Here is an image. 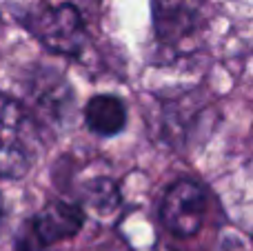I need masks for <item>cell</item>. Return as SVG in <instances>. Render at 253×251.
Returning a JSON list of instances; mask_svg holds the SVG:
<instances>
[{
  "label": "cell",
  "instance_id": "cell-1",
  "mask_svg": "<svg viewBox=\"0 0 253 251\" xmlns=\"http://www.w3.org/2000/svg\"><path fill=\"white\" fill-rule=\"evenodd\" d=\"M22 109L36 125L49 133L69 129L76 114V91L62 71L49 65H34L22 78Z\"/></svg>",
  "mask_w": 253,
  "mask_h": 251
},
{
  "label": "cell",
  "instance_id": "cell-2",
  "mask_svg": "<svg viewBox=\"0 0 253 251\" xmlns=\"http://www.w3.org/2000/svg\"><path fill=\"white\" fill-rule=\"evenodd\" d=\"M38 136L20 100L0 91V178L18 180L29 173Z\"/></svg>",
  "mask_w": 253,
  "mask_h": 251
},
{
  "label": "cell",
  "instance_id": "cell-3",
  "mask_svg": "<svg viewBox=\"0 0 253 251\" xmlns=\"http://www.w3.org/2000/svg\"><path fill=\"white\" fill-rule=\"evenodd\" d=\"M25 27L47 51L67 58H80L89 44L84 18L74 2L42 7L25 18Z\"/></svg>",
  "mask_w": 253,
  "mask_h": 251
},
{
  "label": "cell",
  "instance_id": "cell-4",
  "mask_svg": "<svg viewBox=\"0 0 253 251\" xmlns=\"http://www.w3.org/2000/svg\"><path fill=\"white\" fill-rule=\"evenodd\" d=\"M84 222L87 213L78 203L51 200L22 222L16 236V251H49L51 245L78 236Z\"/></svg>",
  "mask_w": 253,
  "mask_h": 251
},
{
  "label": "cell",
  "instance_id": "cell-5",
  "mask_svg": "<svg viewBox=\"0 0 253 251\" xmlns=\"http://www.w3.org/2000/svg\"><path fill=\"white\" fill-rule=\"evenodd\" d=\"M209 196L198 180L180 178L167 187L160 203V222L175 238H191L205 222Z\"/></svg>",
  "mask_w": 253,
  "mask_h": 251
},
{
  "label": "cell",
  "instance_id": "cell-6",
  "mask_svg": "<svg viewBox=\"0 0 253 251\" xmlns=\"http://www.w3.org/2000/svg\"><path fill=\"white\" fill-rule=\"evenodd\" d=\"M151 22L158 42L175 49L200 31L205 22V0H151Z\"/></svg>",
  "mask_w": 253,
  "mask_h": 251
},
{
  "label": "cell",
  "instance_id": "cell-7",
  "mask_svg": "<svg viewBox=\"0 0 253 251\" xmlns=\"http://www.w3.org/2000/svg\"><path fill=\"white\" fill-rule=\"evenodd\" d=\"M84 123L91 133L100 138H114L126 127V105L114 93H98L84 105Z\"/></svg>",
  "mask_w": 253,
  "mask_h": 251
},
{
  "label": "cell",
  "instance_id": "cell-8",
  "mask_svg": "<svg viewBox=\"0 0 253 251\" xmlns=\"http://www.w3.org/2000/svg\"><path fill=\"white\" fill-rule=\"evenodd\" d=\"M198 116H200V105H189V98L165 102L160 116V131L167 145H187L189 136L198 125Z\"/></svg>",
  "mask_w": 253,
  "mask_h": 251
},
{
  "label": "cell",
  "instance_id": "cell-9",
  "mask_svg": "<svg viewBox=\"0 0 253 251\" xmlns=\"http://www.w3.org/2000/svg\"><path fill=\"white\" fill-rule=\"evenodd\" d=\"M80 207L87 209L91 207L93 211L107 213L116 211L120 205V189L118 182L111 180L109 176H93L80 187Z\"/></svg>",
  "mask_w": 253,
  "mask_h": 251
},
{
  "label": "cell",
  "instance_id": "cell-10",
  "mask_svg": "<svg viewBox=\"0 0 253 251\" xmlns=\"http://www.w3.org/2000/svg\"><path fill=\"white\" fill-rule=\"evenodd\" d=\"M4 218H7V211H4V203H2V196H0V231H2Z\"/></svg>",
  "mask_w": 253,
  "mask_h": 251
}]
</instances>
